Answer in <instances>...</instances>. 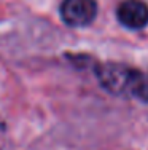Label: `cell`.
Listing matches in <instances>:
<instances>
[{
    "label": "cell",
    "instance_id": "1",
    "mask_svg": "<svg viewBox=\"0 0 148 150\" xmlns=\"http://www.w3.org/2000/svg\"><path fill=\"white\" fill-rule=\"evenodd\" d=\"M137 77H139V70L124 64L108 62L97 67L99 83L112 94H126L129 91L132 93Z\"/></svg>",
    "mask_w": 148,
    "mask_h": 150
},
{
    "label": "cell",
    "instance_id": "4",
    "mask_svg": "<svg viewBox=\"0 0 148 150\" xmlns=\"http://www.w3.org/2000/svg\"><path fill=\"white\" fill-rule=\"evenodd\" d=\"M132 94L135 98L142 99L143 102H148V70L147 72H139V77H137Z\"/></svg>",
    "mask_w": 148,
    "mask_h": 150
},
{
    "label": "cell",
    "instance_id": "2",
    "mask_svg": "<svg viewBox=\"0 0 148 150\" xmlns=\"http://www.w3.org/2000/svg\"><path fill=\"white\" fill-rule=\"evenodd\" d=\"M97 15L96 0H64L61 5V16L67 26L84 27L94 21Z\"/></svg>",
    "mask_w": 148,
    "mask_h": 150
},
{
    "label": "cell",
    "instance_id": "3",
    "mask_svg": "<svg viewBox=\"0 0 148 150\" xmlns=\"http://www.w3.org/2000/svg\"><path fill=\"white\" fill-rule=\"evenodd\" d=\"M116 16L128 29H143L148 24V5L142 0H124L118 6Z\"/></svg>",
    "mask_w": 148,
    "mask_h": 150
}]
</instances>
